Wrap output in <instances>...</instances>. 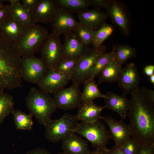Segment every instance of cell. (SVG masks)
<instances>
[{
	"label": "cell",
	"instance_id": "19",
	"mask_svg": "<svg viewBox=\"0 0 154 154\" xmlns=\"http://www.w3.org/2000/svg\"><path fill=\"white\" fill-rule=\"evenodd\" d=\"M77 16L81 24L94 30L106 23L108 17L104 11L94 9H88L78 13Z\"/></svg>",
	"mask_w": 154,
	"mask_h": 154
},
{
	"label": "cell",
	"instance_id": "11",
	"mask_svg": "<svg viewBox=\"0 0 154 154\" xmlns=\"http://www.w3.org/2000/svg\"><path fill=\"white\" fill-rule=\"evenodd\" d=\"M79 85L73 83L70 87L64 88L54 94L53 98L57 108L67 110L78 108L81 103Z\"/></svg>",
	"mask_w": 154,
	"mask_h": 154
},
{
	"label": "cell",
	"instance_id": "6",
	"mask_svg": "<svg viewBox=\"0 0 154 154\" xmlns=\"http://www.w3.org/2000/svg\"><path fill=\"white\" fill-rule=\"evenodd\" d=\"M75 133L85 138L96 149H107L111 139L109 131L100 120L92 123H78Z\"/></svg>",
	"mask_w": 154,
	"mask_h": 154
},
{
	"label": "cell",
	"instance_id": "23",
	"mask_svg": "<svg viewBox=\"0 0 154 154\" xmlns=\"http://www.w3.org/2000/svg\"><path fill=\"white\" fill-rule=\"evenodd\" d=\"M121 66L114 59L109 62L99 73L97 76V85L104 82L110 83L117 81L122 69Z\"/></svg>",
	"mask_w": 154,
	"mask_h": 154
},
{
	"label": "cell",
	"instance_id": "44",
	"mask_svg": "<svg viewBox=\"0 0 154 154\" xmlns=\"http://www.w3.org/2000/svg\"><path fill=\"white\" fill-rule=\"evenodd\" d=\"M10 2V5H12L20 2V0H6Z\"/></svg>",
	"mask_w": 154,
	"mask_h": 154
},
{
	"label": "cell",
	"instance_id": "12",
	"mask_svg": "<svg viewBox=\"0 0 154 154\" xmlns=\"http://www.w3.org/2000/svg\"><path fill=\"white\" fill-rule=\"evenodd\" d=\"M71 75L48 69L37 84L39 89L49 94H54L64 88L71 80Z\"/></svg>",
	"mask_w": 154,
	"mask_h": 154
},
{
	"label": "cell",
	"instance_id": "42",
	"mask_svg": "<svg viewBox=\"0 0 154 154\" xmlns=\"http://www.w3.org/2000/svg\"><path fill=\"white\" fill-rule=\"evenodd\" d=\"M107 154H124L120 150L119 147L115 146L110 149L107 150Z\"/></svg>",
	"mask_w": 154,
	"mask_h": 154
},
{
	"label": "cell",
	"instance_id": "2",
	"mask_svg": "<svg viewBox=\"0 0 154 154\" xmlns=\"http://www.w3.org/2000/svg\"><path fill=\"white\" fill-rule=\"evenodd\" d=\"M21 58L14 42L0 32V92L21 86Z\"/></svg>",
	"mask_w": 154,
	"mask_h": 154
},
{
	"label": "cell",
	"instance_id": "10",
	"mask_svg": "<svg viewBox=\"0 0 154 154\" xmlns=\"http://www.w3.org/2000/svg\"><path fill=\"white\" fill-rule=\"evenodd\" d=\"M21 64L22 78L34 84H38L47 70L41 58L34 55L22 57Z\"/></svg>",
	"mask_w": 154,
	"mask_h": 154
},
{
	"label": "cell",
	"instance_id": "40",
	"mask_svg": "<svg viewBox=\"0 0 154 154\" xmlns=\"http://www.w3.org/2000/svg\"><path fill=\"white\" fill-rule=\"evenodd\" d=\"M144 72L147 76L149 77L154 74V66L153 65H146L144 68Z\"/></svg>",
	"mask_w": 154,
	"mask_h": 154
},
{
	"label": "cell",
	"instance_id": "26",
	"mask_svg": "<svg viewBox=\"0 0 154 154\" xmlns=\"http://www.w3.org/2000/svg\"><path fill=\"white\" fill-rule=\"evenodd\" d=\"M83 84V91L81 94V103L93 102L98 98L104 99L107 98L105 94L100 91L94 80L86 81Z\"/></svg>",
	"mask_w": 154,
	"mask_h": 154
},
{
	"label": "cell",
	"instance_id": "29",
	"mask_svg": "<svg viewBox=\"0 0 154 154\" xmlns=\"http://www.w3.org/2000/svg\"><path fill=\"white\" fill-rule=\"evenodd\" d=\"M16 129L19 130H31L33 125L32 116L19 110H15L12 114Z\"/></svg>",
	"mask_w": 154,
	"mask_h": 154
},
{
	"label": "cell",
	"instance_id": "15",
	"mask_svg": "<svg viewBox=\"0 0 154 154\" xmlns=\"http://www.w3.org/2000/svg\"><path fill=\"white\" fill-rule=\"evenodd\" d=\"M100 119L108 125L111 139L116 146L120 147L131 137L129 125L123 120L117 121L111 116H101Z\"/></svg>",
	"mask_w": 154,
	"mask_h": 154
},
{
	"label": "cell",
	"instance_id": "34",
	"mask_svg": "<svg viewBox=\"0 0 154 154\" xmlns=\"http://www.w3.org/2000/svg\"><path fill=\"white\" fill-rule=\"evenodd\" d=\"M139 146L138 143L131 137L119 148L124 154H137Z\"/></svg>",
	"mask_w": 154,
	"mask_h": 154
},
{
	"label": "cell",
	"instance_id": "35",
	"mask_svg": "<svg viewBox=\"0 0 154 154\" xmlns=\"http://www.w3.org/2000/svg\"><path fill=\"white\" fill-rule=\"evenodd\" d=\"M11 17L10 5H5L0 9V27Z\"/></svg>",
	"mask_w": 154,
	"mask_h": 154
},
{
	"label": "cell",
	"instance_id": "25",
	"mask_svg": "<svg viewBox=\"0 0 154 154\" xmlns=\"http://www.w3.org/2000/svg\"><path fill=\"white\" fill-rule=\"evenodd\" d=\"M10 6L11 16L21 23L25 27L36 24L31 13L20 2Z\"/></svg>",
	"mask_w": 154,
	"mask_h": 154
},
{
	"label": "cell",
	"instance_id": "41",
	"mask_svg": "<svg viewBox=\"0 0 154 154\" xmlns=\"http://www.w3.org/2000/svg\"><path fill=\"white\" fill-rule=\"evenodd\" d=\"M26 154H51L46 150L38 148L28 152Z\"/></svg>",
	"mask_w": 154,
	"mask_h": 154
},
{
	"label": "cell",
	"instance_id": "47",
	"mask_svg": "<svg viewBox=\"0 0 154 154\" xmlns=\"http://www.w3.org/2000/svg\"><path fill=\"white\" fill-rule=\"evenodd\" d=\"M57 154H67L64 152H59Z\"/></svg>",
	"mask_w": 154,
	"mask_h": 154
},
{
	"label": "cell",
	"instance_id": "37",
	"mask_svg": "<svg viewBox=\"0 0 154 154\" xmlns=\"http://www.w3.org/2000/svg\"><path fill=\"white\" fill-rule=\"evenodd\" d=\"M91 6L94 9L100 10L101 9H105L111 0H90Z\"/></svg>",
	"mask_w": 154,
	"mask_h": 154
},
{
	"label": "cell",
	"instance_id": "27",
	"mask_svg": "<svg viewBox=\"0 0 154 154\" xmlns=\"http://www.w3.org/2000/svg\"><path fill=\"white\" fill-rule=\"evenodd\" d=\"M58 7L70 13H77L88 9L90 0H55Z\"/></svg>",
	"mask_w": 154,
	"mask_h": 154
},
{
	"label": "cell",
	"instance_id": "17",
	"mask_svg": "<svg viewBox=\"0 0 154 154\" xmlns=\"http://www.w3.org/2000/svg\"><path fill=\"white\" fill-rule=\"evenodd\" d=\"M59 8L55 0H38L31 13L37 23H51Z\"/></svg>",
	"mask_w": 154,
	"mask_h": 154
},
{
	"label": "cell",
	"instance_id": "5",
	"mask_svg": "<svg viewBox=\"0 0 154 154\" xmlns=\"http://www.w3.org/2000/svg\"><path fill=\"white\" fill-rule=\"evenodd\" d=\"M76 115L65 113L59 119L49 120L44 125V135L49 141L55 143L75 133L78 123Z\"/></svg>",
	"mask_w": 154,
	"mask_h": 154
},
{
	"label": "cell",
	"instance_id": "45",
	"mask_svg": "<svg viewBox=\"0 0 154 154\" xmlns=\"http://www.w3.org/2000/svg\"><path fill=\"white\" fill-rule=\"evenodd\" d=\"M149 80L150 83L153 85L154 84V74L149 77Z\"/></svg>",
	"mask_w": 154,
	"mask_h": 154
},
{
	"label": "cell",
	"instance_id": "36",
	"mask_svg": "<svg viewBox=\"0 0 154 154\" xmlns=\"http://www.w3.org/2000/svg\"><path fill=\"white\" fill-rule=\"evenodd\" d=\"M139 89L145 98L154 106V91L144 86L141 87Z\"/></svg>",
	"mask_w": 154,
	"mask_h": 154
},
{
	"label": "cell",
	"instance_id": "30",
	"mask_svg": "<svg viewBox=\"0 0 154 154\" xmlns=\"http://www.w3.org/2000/svg\"><path fill=\"white\" fill-rule=\"evenodd\" d=\"M13 97L4 92H0V124L14 110Z\"/></svg>",
	"mask_w": 154,
	"mask_h": 154
},
{
	"label": "cell",
	"instance_id": "21",
	"mask_svg": "<svg viewBox=\"0 0 154 154\" xmlns=\"http://www.w3.org/2000/svg\"><path fill=\"white\" fill-rule=\"evenodd\" d=\"M62 147L67 154H89L90 152L87 142L75 133L62 141Z\"/></svg>",
	"mask_w": 154,
	"mask_h": 154
},
{
	"label": "cell",
	"instance_id": "14",
	"mask_svg": "<svg viewBox=\"0 0 154 154\" xmlns=\"http://www.w3.org/2000/svg\"><path fill=\"white\" fill-rule=\"evenodd\" d=\"M140 75L138 69L135 63L127 64L122 68L117 80L118 86L126 95L131 94L139 88Z\"/></svg>",
	"mask_w": 154,
	"mask_h": 154
},
{
	"label": "cell",
	"instance_id": "32",
	"mask_svg": "<svg viewBox=\"0 0 154 154\" xmlns=\"http://www.w3.org/2000/svg\"><path fill=\"white\" fill-rule=\"evenodd\" d=\"M80 58L62 59L54 70L60 73L72 76L76 70Z\"/></svg>",
	"mask_w": 154,
	"mask_h": 154
},
{
	"label": "cell",
	"instance_id": "33",
	"mask_svg": "<svg viewBox=\"0 0 154 154\" xmlns=\"http://www.w3.org/2000/svg\"><path fill=\"white\" fill-rule=\"evenodd\" d=\"M94 29L81 24L73 32L87 47L92 44Z\"/></svg>",
	"mask_w": 154,
	"mask_h": 154
},
{
	"label": "cell",
	"instance_id": "3",
	"mask_svg": "<svg viewBox=\"0 0 154 154\" xmlns=\"http://www.w3.org/2000/svg\"><path fill=\"white\" fill-rule=\"evenodd\" d=\"M25 101L29 114L34 117L40 124L44 125L51 119V115L57 110L53 98L39 88H31Z\"/></svg>",
	"mask_w": 154,
	"mask_h": 154
},
{
	"label": "cell",
	"instance_id": "13",
	"mask_svg": "<svg viewBox=\"0 0 154 154\" xmlns=\"http://www.w3.org/2000/svg\"><path fill=\"white\" fill-rule=\"evenodd\" d=\"M51 23L53 33L64 36L74 32L80 24L72 13L60 8Z\"/></svg>",
	"mask_w": 154,
	"mask_h": 154
},
{
	"label": "cell",
	"instance_id": "43",
	"mask_svg": "<svg viewBox=\"0 0 154 154\" xmlns=\"http://www.w3.org/2000/svg\"><path fill=\"white\" fill-rule=\"evenodd\" d=\"M107 149H96L90 151L89 154H107Z\"/></svg>",
	"mask_w": 154,
	"mask_h": 154
},
{
	"label": "cell",
	"instance_id": "18",
	"mask_svg": "<svg viewBox=\"0 0 154 154\" xmlns=\"http://www.w3.org/2000/svg\"><path fill=\"white\" fill-rule=\"evenodd\" d=\"M107 98L104 99L105 108L112 110L117 113L121 120L125 119L127 116L130 101L123 94L119 95L114 92L109 91L105 94Z\"/></svg>",
	"mask_w": 154,
	"mask_h": 154
},
{
	"label": "cell",
	"instance_id": "46",
	"mask_svg": "<svg viewBox=\"0 0 154 154\" xmlns=\"http://www.w3.org/2000/svg\"><path fill=\"white\" fill-rule=\"evenodd\" d=\"M4 1V0H0V9L3 8L5 5L3 3Z\"/></svg>",
	"mask_w": 154,
	"mask_h": 154
},
{
	"label": "cell",
	"instance_id": "24",
	"mask_svg": "<svg viewBox=\"0 0 154 154\" xmlns=\"http://www.w3.org/2000/svg\"><path fill=\"white\" fill-rule=\"evenodd\" d=\"M112 50L115 53L114 59L121 66L129 60L135 58L137 53L135 47L117 43L113 44Z\"/></svg>",
	"mask_w": 154,
	"mask_h": 154
},
{
	"label": "cell",
	"instance_id": "16",
	"mask_svg": "<svg viewBox=\"0 0 154 154\" xmlns=\"http://www.w3.org/2000/svg\"><path fill=\"white\" fill-rule=\"evenodd\" d=\"M86 46L73 32L64 35L62 58L71 59L81 57L88 50Z\"/></svg>",
	"mask_w": 154,
	"mask_h": 154
},
{
	"label": "cell",
	"instance_id": "9",
	"mask_svg": "<svg viewBox=\"0 0 154 154\" xmlns=\"http://www.w3.org/2000/svg\"><path fill=\"white\" fill-rule=\"evenodd\" d=\"M105 9L115 26L124 35H129L132 23L128 9L124 4L120 1L111 0Z\"/></svg>",
	"mask_w": 154,
	"mask_h": 154
},
{
	"label": "cell",
	"instance_id": "31",
	"mask_svg": "<svg viewBox=\"0 0 154 154\" xmlns=\"http://www.w3.org/2000/svg\"><path fill=\"white\" fill-rule=\"evenodd\" d=\"M115 53L111 52H105L97 60L91 69L89 78L86 81L94 80L101 71L111 61L114 59Z\"/></svg>",
	"mask_w": 154,
	"mask_h": 154
},
{
	"label": "cell",
	"instance_id": "4",
	"mask_svg": "<svg viewBox=\"0 0 154 154\" xmlns=\"http://www.w3.org/2000/svg\"><path fill=\"white\" fill-rule=\"evenodd\" d=\"M49 34L45 28L36 24L25 27L14 43L22 57L34 55L40 49Z\"/></svg>",
	"mask_w": 154,
	"mask_h": 154
},
{
	"label": "cell",
	"instance_id": "39",
	"mask_svg": "<svg viewBox=\"0 0 154 154\" xmlns=\"http://www.w3.org/2000/svg\"><path fill=\"white\" fill-rule=\"evenodd\" d=\"M38 0H22L23 5L31 13L35 8Z\"/></svg>",
	"mask_w": 154,
	"mask_h": 154
},
{
	"label": "cell",
	"instance_id": "28",
	"mask_svg": "<svg viewBox=\"0 0 154 154\" xmlns=\"http://www.w3.org/2000/svg\"><path fill=\"white\" fill-rule=\"evenodd\" d=\"M115 28L111 24L105 23L97 29L93 30L92 44L98 47L114 34Z\"/></svg>",
	"mask_w": 154,
	"mask_h": 154
},
{
	"label": "cell",
	"instance_id": "22",
	"mask_svg": "<svg viewBox=\"0 0 154 154\" xmlns=\"http://www.w3.org/2000/svg\"><path fill=\"white\" fill-rule=\"evenodd\" d=\"M25 27L21 23L11 16L0 27V32L6 39L14 42Z\"/></svg>",
	"mask_w": 154,
	"mask_h": 154
},
{
	"label": "cell",
	"instance_id": "38",
	"mask_svg": "<svg viewBox=\"0 0 154 154\" xmlns=\"http://www.w3.org/2000/svg\"><path fill=\"white\" fill-rule=\"evenodd\" d=\"M137 154H154V144L140 145Z\"/></svg>",
	"mask_w": 154,
	"mask_h": 154
},
{
	"label": "cell",
	"instance_id": "8",
	"mask_svg": "<svg viewBox=\"0 0 154 154\" xmlns=\"http://www.w3.org/2000/svg\"><path fill=\"white\" fill-rule=\"evenodd\" d=\"M62 46L59 35L49 34L40 49L41 58L48 69H54L62 59Z\"/></svg>",
	"mask_w": 154,
	"mask_h": 154
},
{
	"label": "cell",
	"instance_id": "1",
	"mask_svg": "<svg viewBox=\"0 0 154 154\" xmlns=\"http://www.w3.org/2000/svg\"><path fill=\"white\" fill-rule=\"evenodd\" d=\"M139 88L131 94L130 100L127 116L131 137L140 145L154 144V106L145 98Z\"/></svg>",
	"mask_w": 154,
	"mask_h": 154
},
{
	"label": "cell",
	"instance_id": "20",
	"mask_svg": "<svg viewBox=\"0 0 154 154\" xmlns=\"http://www.w3.org/2000/svg\"><path fill=\"white\" fill-rule=\"evenodd\" d=\"M103 106H99L94 102L81 103L78 107L76 115L78 121L86 123H93L100 119Z\"/></svg>",
	"mask_w": 154,
	"mask_h": 154
},
{
	"label": "cell",
	"instance_id": "7",
	"mask_svg": "<svg viewBox=\"0 0 154 154\" xmlns=\"http://www.w3.org/2000/svg\"><path fill=\"white\" fill-rule=\"evenodd\" d=\"M106 47L102 44L98 47L89 48L80 58L76 71L72 75L73 83L80 85L88 79L94 65L99 58L105 52Z\"/></svg>",
	"mask_w": 154,
	"mask_h": 154
}]
</instances>
